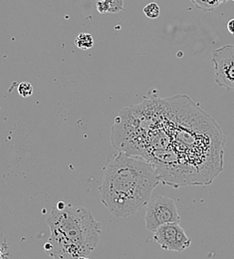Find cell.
Returning a JSON list of instances; mask_svg holds the SVG:
<instances>
[{
	"instance_id": "cell-1",
	"label": "cell",
	"mask_w": 234,
	"mask_h": 259,
	"mask_svg": "<svg viewBox=\"0 0 234 259\" xmlns=\"http://www.w3.org/2000/svg\"><path fill=\"white\" fill-rule=\"evenodd\" d=\"M159 183L152 162L119 151L104 169L101 201L115 217L128 218L148 203Z\"/></svg>"
},
{
	"instance_id": "cell-2",
	"label": "cell",
	"mask_w": 234,
	"mask_h": 259,
	"mask_svg": "<svg viewBox=\"0 0 234 259\" xmlns=\"http://www.w3.org/2000/svg\"><path fill=\"white\" fill-rule=\"evenodd\" d=\"M47 224L51 235L45 250L54 258H89L100 241L101 224L85 207L59 201Z\"/></svg>"
},
{
	"instance_id": "cell-3",
	"label": "cell",
	"mask_w": 234,
	"mask_h": 259,
	"mask_svg": "<svg viewBox=\"0 0 234 259\" xmlns=\"http://www.w3.org/2000/svg\"><path fill=\"white\" fill-rule=\"evenodd\" d=\"M147 204L145 223L148 230L155 232L164 225L180 223V217L175 201L172 198L164 195H157L149 200Z\"/></svg>"
},
{
	"instance_id": "cell-4",
	"label": "cell",
	"mask_w": 234,
	"mask_h": 259,
	"mask_svg": "<svg viewBox=\"0 0 234 259\" xmlns=\"http://www.w3.org/2000/svg\"><path fill=\"white\" fill-rule=\"evenodd\" d=\"M214 81L222 88L234 91V45H225L212 51Z\"/></svg>"
},
{
	"instance_id": "cell-5",
	"label": "cell",
	"mask_w": 234,
	"mask_h": 259,
	"mask_svg": "<svg viewBox=\"0 0 234 259\" xmlns=\"http://www.w3.org/2000/svg\"><path fill=\"white\" fill-rule=\"evenodd\" d=\"M154 240L165 250L181 252L191 246L192 240L188 237L179 224H167L153 232Z\"/></svg>"
},
{
	"instance_id": "cell-6",
	"label": "cell",
	"mask_w": 234,
	"mask_h": 259,
	"mask_svg": "<svg viewBox=\"0 0 234 259\" xmlns=\"http://www.w3.org/2000/svg\"><path fill=\"white\" fill-rule=\"evenodd\" d=\"M97 9L100 13H117L123 10V0H102L97 3Z\"/></svg>"
},
{
	"instance_id": "cell-7",
	"label": "cell",
	"mask_w": 234,
	"mask_h": 259,
	"mask_svg": "<svg viewBox=\"0 0 234 259\" xmlns=\"http://www.w3.org/2000/svg\"><path fill=\"white\" fill-rule=\"evenodd\" d=\"M193 4L201 11L203 12H208L216 7H218L220 4L227 0H191Z\"/></svg>"
},
{
	"instance_id": "cell-8",
	"label": "cell",
	"mask_w": 234,
	"mask_h": 259,
	"mask_svg": "<svg viewBox=\"0 0 234 259\" xmlns=\"http://www.w3.org/2000/svg\"><path fill=\"white\" fill-rule=\"evenodd\" d=\"M76 46L80 49L88 50L94 46V39L89 33H81L76 38Z\"/></svg>"
},
{
	"instance_id": "cell-9",
	"label": "cell",
	"mask_w": 234,
	"mask_h": 259,
	"mask_svg": "<svg viewBox=\"0 0 234 259\" xmlns=\"http://www.w3.org/2000/svg\"><path fill=\"white\" fill-rule=\"evenodd\" d=\"M145 15L151 19H157L161 14V8L156 2H151L143 9Z\"/></svg>"
},
{
	"instance_id": "cell-10",
	"label": "cell",
	"mask_w": 234,
	"mask_h": 259,
	"mask_svg": "<svg viewBox=\"0 0 234 259\" xmlns=\"http://www.w3.org/2000/svg\"><path fill=\"white\" fill-rule=\"evenodd\" d=\"M18 93L22 97H30L33 94V87L28 82H22L18 86Z\"/></svg>"
},
{
	"instance_id": "cell-11",
	"label": "cell",
	"mask_w": 234,
	"mask_h": 259,
	"mask_svg": "<svg viewBox=\"0 0 234 259\" xmlns=\"http://www.w3.org/2000/svg\"><path fill=\"white\" fill-rule=\"evenodd\" d=\"M227 29L230 34L234 35V18L230 19L227 23Z\"/></svg>"
},
{
	"instance_id": "cell-12",
	"label": "cell",
	"mask_w": 234,
	"mask_h": 259,
	"mask_svg": "<svg viewBox=\"0 0 234 259\" xmlns=\"http://www.w3.org/2000/svg\"><path fill=\"white\" fill-rule=\"evenodd\" d=\"M7 254H4V250L0 247V258H3V257H6Z\"/></svg>"
},
{
	"instance_id": "cell-13",
	"label": "cell",
	"mask_w": 234,
	"mask_h": 259,
	"mask_svg": "<svg viewBox=\"0 0 234 259\" xmlns=\"http://www.w3.org/2000/svg\"><path fill=\"white\" fill-rule=\"evenodd\" d=\"M232 1H234V0H232Z\"/></svg>"
}]
</instances>
